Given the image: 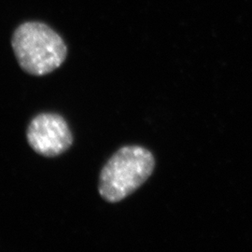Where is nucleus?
Masks as SVG:
<instances>
[{"instance_id": "nucleus-1", "label": "nucleus", "mask_w": 252, "mask_h": 252, "mask_svg": "<svg viewBox=\"0 0 252 252\" xmlns=\"http://www.w3.org/2000/svg\"><path fill=\"white\" fill-rule=\"evenodd\" d=\"M11 45L22 69L34 76L53 72L64 62L67 54L62 37L38 22H27L17 27Z\"/></svg>"}, {"instance_id": "nucleus-3", "label": "nucleus", "mask_w": 252, "mask_h": 252, "mask_svg": "<svg viewBox=\"0 0 252 252\" xmlns=\"http://www.w3.org/2000/svg\"><path fill=\"white\" fill-rule=\"evenodd\" d=\"M27 137L30 147L45 157L58 156L73 143L66 122L55 113H41L34 118L27 128Z\"/></svg>"}, {"instance_id": "nucleus-2", "label": "nucleus", "mask_w": 252, "mask_h": 252, "mask_svg": "<svg viewBox=\"0 0 252 252\" xmlns=\"http://www.w3.org/2000/svg\"><path fill=\"white\" fill-rule=\"evenodd\" d=\"M155 166L153 155L138 146L119 150L106 163L100 174L98 190L108 203H118L140 188Z\"/></svg>"}]
</instances>
